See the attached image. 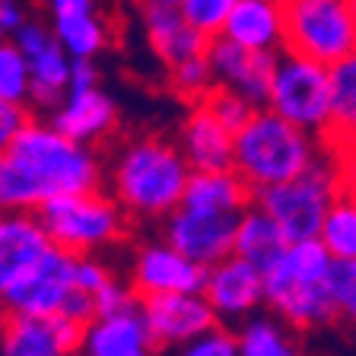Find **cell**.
<instances>
[{"instance_id": "7402d4cb", "label": "cell", "mask_w": 356, "mask_h": 356, "mask_svg": "<svg viewBox=\"0 0 356 356\" xmlns=\"http://www.w3.org/2000/svg\"><path fill=\"white\" fill-rule=\"evenodd\" d=\"M254 204L252 185L236 169L220 172H191L181 207L204 210V213H242Z\"/></svg>"}, {"instance_id": "e0dca14e", "label": "cell", "mask_w": 356, "mask_h": 356, "mask_svg": "<svg viewBox=\"0 0 356 356\" xmlns=\"http://www.w3.org/2000/svg\"><path fill=\"white\" fill-rule=\"evenodd\" d=\"M51 121L60 134L74 137L80 143H96L108 137L118 124V108L111 102V96L102 86L92 89H70L67 99L51 111Z\"/></svg>"}, {"instance_id": "ffe728a7", "label": "cell", "mask_w": 356, "mask_h": 356, "mask_svg": "<svg viewBox=\"0 0 356 356\" xmlns=\"http://www.w3.org/2000/svg\"><path fill=\"white\" fill-rule=\"evenodd\" d=\"M286 3L283 0H238L222 35L248 51H283Z\"/></svg>"}, {"instance_id": "74e56055", "label": "cell", "mask_w": 356, "mask_h": 356, "mask_svg": "<svg viewBox=\"0 0 356 356\" xmlns=\"http://www.w3.org/2000/svg\"><path fill=\"white\" fill-rule=\"evenodd\" d=\"M51 331H54V337H58V343H60V350H64L67 356H80V350H83V337H86V325H80V321H74V318H67V315H51Z\"/></svg>"}, {"instance_id": "cb8c5ba5", "label": "cell", "mask_w": 356, "mask_h": 356, "mask_svg": "<svg viewBox=\"0 0 356 356\" xmlns=\"http://www.w3.org/2000/svg\"><path fill=\"white\" fill-rule=\"evenodd\" d=\"M238 334V356H302L293 337V327L283 318L270 315H252L236 327Z\"/></svg>"}, {"instance_id": "f6af8a7d", "label": "cell", "mask_w": 356, "mask_h": 356, "mask_svg": "<svg viewBox=\"0 0 356 356\" xmlns=\"http://www.w3.org/2000/svg\"><path fill=\"white\" fill-rule=\"evenodd\" d=\"M10 315H13V312L0 302V337H3V331H7V325H10Z\"/></svg>"}, {"instance_id": "8fae6325", "label": "cell", "mask_w": 356, "mask_h": 356, "mask_svg": "<svg viewBox=\"0 0 356 356\" xmlns=\"http://www.w3.org/2000/svg\"><path fill=\"white\" fill-rule=\"evenodd\" d=\"M140 312L149 334L163 350H175L181 343L194 341L210 327L222 325L213 312L210 299L204 293H159V296H143Z\"/></svg>"}, {"instance_id": "7a4b0ae2", "label": "cell", "mask_w": 356, "mask_h": 356, "mask_svg": "<svg viewBox=\"0 0 356 356\" xmlns=\"http://www.w3.org/2000/svg\"><path fill=\"white\" fill-rule=\"evenodd\" d=\"M325 143L318 134L286 121L274 108H258L252 121L236 134L232 169L252 185V191L293 181L321 156Z\"/></svg>"}, {"instance_id": "44dd1931", "label": "cell", "mask_w": 356, "mask_h": 356, "mask_svg": "<svg viewBox=\"0 0 356 356\" xmlns=\"http://www.w3.org/2000/svg\"><path fill=\"white\" fill-rule=\"evenodd\" d=\"M321 143L337 159L356 156V51L331 67V121Z\"/></svg>"}, {"instance_id": "4dcf8cb0", "label": "cell", "mask_w": 356, "mask_h": 356, "mask_svg": "<svg viewBox=\"0 0 356 356\" xmlns=\"http://www.w3.org/2000/svg\"><path fill=\"white\" fill-rule=\"evenodd\" d=\"M200 105H204V108H207L210 115H213V118L232 134L242 131V127L252 121L254 111H258V105L254 102H248L245 96H238L236 89H226V86H213Z\"/></svg>"}, {"instance_id": "d590c367", "label": "cell", "mask_w": 356, "mask_h": 356, "mask_svg": "<svg viewBox=\"0 0 356 356\" xmlns=\"http://www.w3.org/2000/svg\"><path fill=\"white\" fill-rule=\"evenodd\" d=\"M111 280H115L111 267L105 264V261H99L96 254H80V258H76V286L80 289H86V293L96 296L99 289Z\"/></svg>"}, {"instance_id": "6da1fadb", "label": "cell", "mask_w": 356, "mask_h": 356, "mask_svg": "<svg viewBox=\"0 0 356 356\" xmlns=\"http://www.w3.org/2000/svg\"><path fill=\"white\" fill-rule=\"evenodd\" d=\"M191 165L178 143L163 137L131 140L111 165V194L134 220H165L185 200Z\"/></svg>"}, {"instance_id": "5b68a950", "label": "cell", "mask_w": 356, "mask_h": 356, "mask_svg": "<svg viewBox=\"0 0 356 356\" xmlns=\"http://www.w3.org/2000/svg\"><path fill=\"white\" fill-rule=\"evenodd\" d=\"M343 165L331 149H321V156L302 175L293 181L264 188L254 194V204L267 210L283 229L289 242H302V238H318L325 216L331 210L337 191L343 188Z\"/></svg>"}, {"instance_id": "f546056e", "label": "cell", "mask_w": 356, "mask_h": 356, "mask_svg": "<svg viewBox=\"0 0 356 356\" xmlns=\"http://www.w3.org/2000/svg\"><path fill=\"white\" fill-rule=\"evenodd\" d=\"M169 83H172V89H175V96H181L185 102H191V105H200L204 99H207L210 89L216 86L213 67H210L207 54L169 67Z\"/></svg>"}, {"instance_id": "7bdbcfd3", "label": "cell", "mask_w": 356, "mask_h": 356, "mask_svg": "<svg viewBox=\"0 0 356 356\" xmlns=\"http://www.w3.org/2000/svg\"><path fill=\"white\" fill-rule=\"evenodd\" d=\"M140 7H181V0H140Z\"/></svg>"}, {"instance_id": "277c9868", "label": "cell", "mask_w": 356, "mask_h": 356, "mask_svg": "<svg viewBox=\"0 0 356 356\" xmlns=\"http://www.w3.org/2000/svg\"><path fill=\"white\" fill-rule=\"evenodd\" d=\"M51 245L70 254H96L108 245L127 238V210L121 207L115 194L76 191L54 194L35 210Z\"/></svg>"}, {"instance_id": "ac0fdd59", "label": "cell", "mask_w": 356, "mask_h": 356, "mask_svg": "<svg viewBox=\"0 0 356 356\" xmlns=\"http://www.w3.org/2000/svg\"><path fill=\"white\" fill-rule=\"evenodd\" d=\"M159 343L149 334L143 312H121V315H105L86 325L80 356H159Z\"/></svg>"}, {"instance_id": "e575fe53", "label": "cell", "mask_w": 356, "mask_h": 356, "mask_svg": "<svg viewBox=\"0 0 356 356\" xmlns=\"http://www.w3.org/2000/svg\"><path fill=\"white\" fill-rule=\"evenodd\" d=\"M134 309H140V296H137V289L131 283L111 280L96 293V318L121 315V312H134Z\"/></svg>"}, {"instance_id": "d6a6232c", "label": "cell", "mask_w": 356, "mask_h": 356, "mask_svg": "<svg viewBox=\"0 0 356 356\" xmlns=\"http://www.w3.org/2000/svg\"><path fill=\"white\" fill-rule=\"evenodd\" d=\"M238 0H181V13L188 16L194 29H200L204 35L216 38L226 29V19L236 10Z\"/></svg>"}, {"instance_id": "f35d334b", "label": "cell", "mask_w": 356, "mask_h": 356, "mask_svg": "<svg viewBox=\"0 0 356 356\" xmlns=\"http://www.w3.org/2000/svg\"><path fill=\"white\" fill-rule=\"evenodd\" d=\"M60 315L80 321V325L96 321V296H92V293H86V289H80V286H74V289H70V296L64 299V305H60Z\"/></svg>"}, {"instance_id": "7dc6e473", "label": "cell", "mask_w": 356, "mask_h": 356, "mask_svg": "<svg viewBox=\"0 0 356 356\" xmlns=\"http://www.w3.org/2000/svg\"><path fill=\"white\" fill-rule=\"evenodd\" d=\"M350 3H353V13H356V0H350Z\"/></svg>"}, {"instance_id": "b9f144b4", "label": "cell", "mask_w": 356, "mask_h": 356, "mask_svg": "<svg viewBox=\"0 0 356 356\" xmlns=\"http://www.w3.org/2000/svg\"><path fill=\"white\" fill-rule=\"evenodd\" d=\"M0 22H3V29H7L10 35H13L22 22H26V19H22V10H19V3H16V0H0Z\"/></svg>"}, {"instance_id": "9c48e42d", "label": "cell", "mask_w": 356, "mask_h": 356, "mask_svg": "<svg viewBox=\"0 0 356 356\" xmlns=\"http://www.w3.org/2000/svg\"><path fill=\"white\" fill-rule=\"evenodd\" d=\"M13 42L19 44L32 70L29 111H54L67 99L74 58L64 51L54 29H44L38 22H22L13 32Z\"/></svg>"}, {"instance_id": "ba28073f", "label": "cell", "mask_w": 356, "mask_h": 356, "mask_svg": "<svg viewBox=\"0 0 356 356\" xmlns=\"http://www.w3.org/2000/svg\"><path fill=\"white\" fill-rule=\"evenodd\" d=\"M76 286V254L51 245L35 264H29L7 289L3 305L13 315H32V318H51L58 315L70 289Z\"/></svg>"}, {"instance_id": "484cf974", "label": "cell", "mask_w": 356, "mask_h": 356, "mask_svg": "<svg viewBox=\"0 0 356 356\" xmlns=\"http://www.w3.org/2000/svg\"><path fill=\"white\" fill-rule=\"evenodd\" d=\"M0 356H67L48 318L10 315V325L0 337Z\"/></svg>"}, {"instance_id": "9a60e30c", "label": "cell", "mask_w": 356, "mask_h": 356, "mask_svg": "<svg viewBox=\"0 0 356 356\" xmlns=\"http://www.w3.org/2000/svg\"><path fill=\"white\" fill-rule=\"evenodd\" d=\"M178 149L185 153L191 172L232 169L236 159V134L226 131L204 105H191L178 131Z\"/></svg>"}, {"instance_id": "4316f807", "label": "cell", "mask_w": 356, "mask_h": 356, "mask_svg": "<svg viewBox=\"0 0 356 356\" xmlns=\"http://www.w3.org/2000/svg\"><path fill=\"white\" fill-rule=\"evenodd\" d=\"M48 194L10 149L0 153V213H35Z\"/></svg>"}, {"instance_id": "3957f363", "label": "cell", "mask_w": 356, "mask_h": 356, "mask_svg": "<svg viewBox=\"0 0 356 356\" xmlns=\"http://www.w3.org/2000/svg\"><path fill=\"white\" fill-rule=\"evenodd\" d=\"M10 153L42 185L48 197L96 191L102 181V165H99L96 153L86 143L60 134L51 121L29 118V124L16 134Z\"/></svg>"}, {"instance_id": "60d3db41", "label": "cell", "mask_w": 356, "mask_h": 356, "mask_svg": "<svg viewBox=\"0 0 356 356\" xmlns=\"http://www.w3.org/2000/svg\"><path fill=\"white\" fill-rule=\"evenodd\" d=\"M51 3L54 19L60 16H76V13H92V0H48Z\"/></svg>"}, {"instance_id": "8992f818", "label": "cell", "mask_w": 356, "mask_h": 356, "mask_svg": "<svg viewBox=\"0 0 356 356\" xmlns=\"http://www.w3.org/2000/svg\"><path fill=\"white\" fill-rule=\"evenodd\" d=\"M283 48L334 67L356 51V13L350 0H283Z\"/></svg>"}, {"instance_id": "d4e9b609", "label": "cell", "mask_w": 356, "mask_h": 356, "mask_svg": "<svg viewBox=\"0 0 356 356\" xmlns=\"http://www.w3.org/2000/svg\"><path fill=\"white\" fill-rule=\"evenodd\" d=\"M321 242L327 252L341 261H356V181L343 178V188L337 191L331 210L321 226Z\"/></svg>"}, {"instance_id": "ee69618b", "label": "cell", "mask_w": 356, "mask_h": 356, "mask_svg": "<svg viewBox=\"0 0 356 356\" xmlns=\"http://www.w3.org/2000/svg\"><path fill=\"white\" fill-rule=\"evenodd\" d=\"M341 165H343V175L356 181V156H350V159H341Z\"/></svg>"}, {"instance_id": "1f68e13d", "label": "cell", "mask_w": 356, "mask_h": 356, "mask_svg": "<svg viewBox=\"0 0 356 356\" xmlns=\"http://www.w3.org/2000/svg\"><path fill=\"white\" fill-rule=\"evenodd\" d=\"M327 286H331L337 318L347 321V325H356V261L334 258L331 274H327Z\"/></svg>"}, {"instance_id": "d6986e66", "label": "cell", "mask_w": 356, "mask_h": 356, "mask_svg": "<svg viewBox=\"0 0 356 356\" xmlns=\"http://www.w3.org/2000/svg\"><path fill=\"white\" fill-rule=\"evenodd\" d=\"M51 248L38 213H0V302L16 277Z\"/></svg>"}, {"instance_id": "52a82bcc", "label": "cell", "mask_w": 356, "mask_h": 356, "mask_svg": "<svg viewBox=\"0 0 356 356\" xmlns=\"http://www.w3.org/2000/svg\"><path fill=\"white\" fill-rule=\"evenodd\" d=\"M267 108H274L286 121L325 137L327 121H331V67L283 48L277 54Z\"/></svg>"}, {"instance_id": "30bf717a", "label": "cell", "mask_w": 356, "mask_h": 356, "mask_svg": "<svg viewBox=\"0 0 356 356\" xmlns=\"http://www.w3.org/2000/svg\"><path fill=\"white\" fill-rule=\"evenodd\" d=\"M238 213H204L178 207L163 220V238L200 267H213L236 254Z\"/></svg>"}, {"instance_id": "83f0119b", "label": "cell", "mask_w": 356, "mask_h": 356, "mask_svg": "<svg viewBox=\"0 0 356 356\" xmlns=\"http://www.w3.org/2000/svg\"><path fill=\"white\" fill-rule=\"evenodd\" d=\"M54 35L70 58H96L105 48V26L96 16V10L54 19Z\"/></svg>"}, {"instance_id": "2e32d148", "label": "cell", "mask_w": 356, "mask_h": 356, "mask_svg": "<svg viewBox=\"0 0 356 356\" xmlns=\"http://www.w3.org/2000/svg\"><path fill=\"white\" fill-rule=\"evenodd\" d=\"M143 10V29H147L149 48L159 58V64L169 67L181 64L207 54L213 38L204 35L200 29H194L188 16L181 13V7H140Z\"/></svg>"}, {"instance_id": "5bb4252c", "label": "cell", "mask_w": 356, "mask_h": 356, "mask_svg": "<svg viewBox=\"0 0 356 356\" xmlns=\"http://www.w3.org/2000/svg\"><path fill=\"white\" fill-rule=\"evenodd\" d=\"M204 296L210 299L213 312L222 325H242L261 309L264 302V274L252 261L229 254L226 261L207 267Z\"/></svg>"}, {"instance_id": "ab89813d", "label": "cell", "mask_w": 356, "mask_h": 356, "mask_svg": "<svg viewBox=\"0 0 356 356\" xmlns=\"http://www.w3.org/2000/svg\"><path fill=\"white\" fill-rule=\"evenodd\" d=\"M99 86V70L92 64V58H74V67H70V89H92ZM67 89V92H70Z\"/></svg>"}, {"instance_id": "7c38bea8", "label": "cell", "mask_w": 356, "mask_h": 356, "mask_svg": "<svg viewBox=\"0 0 356 356\" xmlns=\"http://www.w3.org/2000/svg\"><path fill=\"white\" fill-rule=\"evenodd\" d=\"M131 283L137 296H159V293H204L207 267H200L175 245L143 242L131 261Z\"/></svg>"}, {"instance_id": "8d00e7d4", "label": "cell", "mask_w": 356, "mask_h": 356, "mask_svg": "<svg viewBox=\"0 0 356 356\" xmlns=\"http://www.w3.org/2000/svg\"><path fill=\"white\" fill-rule=\"evenodd\" d=\"M29 118H32V111L26 105H13L7 99H0V153L13 147L16 134L29 124Z\"/></svg>"}, {"instance_id": "bcb514c9", "label": "cell", "mask_w": 356, "mask_h": 356, "mask_svg": "<svg viewBox=\"0 0 356 356\" xmlns=\"http://www.w3.org/2000/svg\"><path fill=\"white\" fill-rule=\"evenodd\" d=\"M3 35H7V29H3V22H0V42H3Z\"/></svg>"}, {"instance_id": "836d02e7", "label": "cell", "mask_w": 356, "mask_h": 356, "mask_svg": "<svg viewBox=\"0 0 356 356\" xmlns=\"http://www.w3.org/2000/svg\"><path fill=\"white\" fill-rule=\"evenodd\" d=\"M172 356H238V334L229 325H216L207 334L175 347Z\"/></svg>"}, {"instance_id": "603a6c76", "label": "cell", "mask_w": 356, "mask_h": 356, "mask_svg": "<svg viewBox=\"0 0 356 356\" xmlns=\"http://www.w3.org/2000/svg\"><path fill=\"white\" fill-rule=\"evenodd\" d=\"M289 248V238L277 226V220L267 213L261 204H252L248 210L238 213V229H236V254L245 261H252L261 274H270L283 261Z\"/></svg>"}, {"instance_id": "4fadbf2b", "label": "cell", "mask_w": 356, "mask_h": 356, "mask_svg": "<svg viewBox=\"0 0 356 356\" xmlns=\"http://www.w3.org/2000/svg\"><path fill=\"white\" fill-rule=\"evenodd\" d=\"M277 54L280 51H248L242 44L229 42L226 35H216L207 48L216 86L236 89L238 96H245L258 108H267V99H270Z\"/></svg>"}, {"instance_id": "f1b7e54d", "label": "cell", "mask_w": 356, "mask_h": 356, "mask_svg": "<svg viewBox=\"0 0 356 356\" xmlns=\"http://www.w3.org/2000/svg\"><path fill=\"white\" fill-rule=\"evenodd\" d=\"M32 70L16 42H0V99L29 108Z\"/></svg>"}]
</instances>
